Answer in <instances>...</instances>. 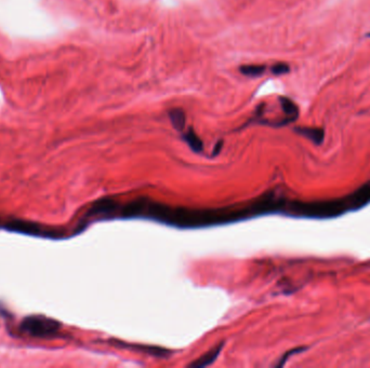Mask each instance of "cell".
I'll list each match as a JSON object with an SVG mask.
<instances>
[{"label": "cell", "instance_id": "cell-11", "mask_svg": "<svg viewBox=\"0 0 370 368\" xmlns=\"http://www.w3.org/2000/svg\"><path fill=\"white\" fill-rule=\"evenodd\" d=\"M279 102H281V106H282V109L285 113V115L292 121L296 120L299 115V109L297 107V105L292 102L290 98L285 97V96L279 97Z\"/></svg>", "mask_w": 370, "mask_h": 368}, {"label": "cell", "instance_id": "cell-1", "mask_svg": "<svg viewBox=\"0 0 370 368\" xmlns=\"http://www.w3.org/2000/svg\"><path fill=\"white\" fill-rule=\"evenodd\" d=\"M256 214H258V211L255 204L240 209L172 208L142 198L139 216H144V217L166 222L175 227L197 228L239 220Z\"/></svg>", "mask_w": 370, "mask_h": 368}, {"label": "cell", "instance_id": "cell-5", "mask_svg": "<svg viewBox=\"0 0 370 368\" xmlns=\"http://www.w3.org/2000/svg\"><path fill=\"white\" fill-rule=\"evenodd\" d=\"M116 203L110 199H102L95 202L92 205V208L89 211L90 216L94 215H109L115 212Z\"/></svg>", "mask_w": 370, "mask_h": 368}, {"label": "cell", "instance_id": "cell-3", "mask_svg": "<svg viewBox=\"0 0 370 368\" xmlns=\"http://www.w3.org/2000/svg\"><path fill=\"white\" fill-rule=\"evenodd\" d=\"M60 326L58 322L45 317H28L22 323L23 330L35 337L50 336L56 333Z\"/></svg>", "mask_w": 370, "mask_h": 368}, {"label": "cell", "instance_id": "cell-10", "mask_svg": "<svg viewBox=\"0 0 370 368\" xmlns=\"http://www.w3.org/2000/svg\"><path fill=\"white\" fill-rule=\"evenodd\" d=\"M265 69H266L265 65H261V64H247V65H243V66L239 67L240 73H242L244 76L249 77V78L260 77L264 74Z\"/></svg>", "mask_w": 370, "mask_h": 368}, {"label": "cell", "instance_id": "cell-4", "mask_svg": "<svg viewBox=\"0 0 370 368\" xmlns=\"http://www.w3.org/2000/svg\"><path fill=\"white\" fill-rule=\"evenodd\" d=\"M11 231H15L19 233L31 234V235H44L43 229L39 227L37 223L24 221V220H14L11 221L8 226H6Z\"/></svg>", "mask_w": 370, "mask_h": 368}, {"label": "cell", "instance_id": "cell-9", "mask_svg": "<svg viewBox=\"0 0 370 368\" xmlns=\"http://www.w3.org/2000/svg\"><path fill=\"white\" fill-rule=\"evenodd\" d=\"M168 115L175 130H178V131L184 130L185 123H186V115L183 110H182L181 108H173L171 110H169Z\"/></svg>", "mask_w": 370, "mask_h": 368}, {"label": "cell", "instance_id": "cell-2", "mask_svg": "<svg viewBox=\"0 0 370 368\" xmlns=\"http://www.w3.org/2000/svg\"><path fill=\"white\" fill-rule=\"evenodd\" d=\"M284 211L288 214L309 218H331L343 213L353 211L349 195L340 199L312 202L294 201L286 203Z\"/></svg>", "mask_w": 370, "mask_h": 368}, {"label": "cell", "instance_id": "cell-8", "mask_svg": "<svg viewBox=\"0 0 370 368\" xmlns=\"http://www.w3.org/2000/svg\"><path fill=\"white\" fill-rule=\"evenodd\" d=\"M183 139L186 142L187 145L190 146V148L193 151H195V153L198 154V153H201V151L204 150L203 141L199 139V136L196 134V132H195V131L192 128L188 129L186 132L184 133Z\"/></svg>", "mask_w": 370, "mask_h": 368}, {"label": "cell", "instance_id": "cell-7", "mask_svg": "<svg viewBox=\"0 0 370 368\" xmlns=\"http://www.w3.org/2000/svg\"><path fill=\"white\" fill-rule=\"evenodd\" d=\"M296 131L299 134L305 136L307 139H309L313 143L317 144V145H321V144L324 141L325 133H324L323 129H318V128H298V129H296Z\"/></svg>", "mask_w": 370, "mask_h": 368}, {"label": "cell", "instance_id": "cell-12", "mask_svg": "<svg viewBox=\"0 0 370 368\" xmlns=\"http://www.w3.org/2000/svg\"><path fill=\"white\" fill-rule=\"evenodd\" d=\"M289 70H290L289 65L286 64V63H282V62L281 63H275L271 68L272 73L276 75V76L287 74V73H289Z\"/></svg>", "mask_w": 370, "mask_h": 368}, {"label": "cell", "instance_id": "cell-6", "mask_svg": "<svg viewBox=\"0 0 370 368\" xmlns=\"http://www.w3.org/2000/svg\"><path fill=\"white\" fill-rule=\"evenodd\" d=\"M222 348H223V344L218 345L217 347L212 348L211 350H209V351H208L207 353H205L203 357H200L199 359H197V360L195 361L194 363H192L190 366H192V367H197V368H201V367H205V366L210 365L211 363L214 362V361H216V359L218 358V356L220 354L221 350H222Z\"/></svg>", "mask_w": 370, "mask_h": 368}]
</instances>
